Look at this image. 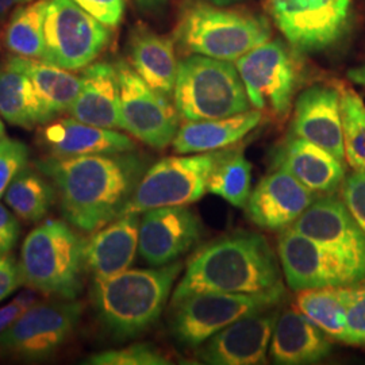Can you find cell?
Returning a JSON list of instances; mask_svg holds the SVG:
<instances>
[{"label":"cell","mask_w":365,"mask_h":365,"mask_svg":"<svg viewBox=\"0 0 365 365\" xmlns=\"http://www.w3.org/2000/svg\"><path fill=\"white\" fill-rule=\"evenodd\" d=\"M138 214L118 217L84 241V268L93 279H107L129 269L138 252Z\"/></svg>","instance_id":"44dd1931"},{"label":"cell","mask_w":365,"mask_h":365,"mask_svg":"<svg viewBox=\"0 0 365 365\" xmlns=\"http://www.w3.org/2000/svg\"><path fill=\"white\" fill-rule=\"evenodd\" d=\"M207 190L235 207L247 206L252 192V164L242 149L225 148L218 152Z\"/></svg>","instance_id":"4dcf8cb0"},{"label":"cell","mask_w":365,"mask_h":365,"mask_svg":"<svg viewBox=\"0 0 365 365\" xmlns=\"http://www.w3.org/2000/svg\"><path fill=\"white\" fill-rule=\"evenodd\" d=\"M280 287H284L280 265L267 238L255 232H235L196 252L170 303L194 292L261 294Z\"/></svg>","instance_id":"7a4b0ae2"},{"label":"cell","mask_w":365,"mask_h":365,"mask_svg":"<svg viewBox=\"0 0 365 365\" xmlns=\"http://www.w3.org/2000/svg\"><path fill=\"white\" fill-rule=\"evenodd\" d=\"M56 195L53 182L26 165L10 182L4 200L21 220L36 223L49 214Z\"/></svg>","instance_id":"f546056e"},{"label":"cell","mask_w":365,"mask_h":365,"mask_svg":"<svg viewBox=\"0 0 365 365\" xmlns=\"http://www.w3.org/2000/svg\"><path fill=\"white\" fill-rule=\"evenodd\" d=\"M83 247L84 240L66 222H43L22 245L19 268L24 284L61 299H76L86 269Z\"/></svg>","instance_id":"277c9868"},{"label":"cell","mask_w":365,"mask_h":365,"mask_svg":"<svg viewBox=\"0 0 365 365\" xmlns=\"http://www.w3.org/2000/svg\"><path fill=\"white\" fill-rule=\"evenodd\" d=\"M209 1L210 3H212V4H215V6L223 7V6H229V4L237 3V1H240V0H209Z\"/></svg>","instance_id":"f6af8a7d"},{"label":"cell","mask_w":365,"mask_h":365,"mask_svg":"<svg viewBox=\"0 0 365 365\" xmlns=\"http://www.w3.org/2000/svg\"><path fill=\"white\" fill-rule=\"evenodd\" d=\"M81 313L75 299L33 303L0 334V356L25 361L51 359L71 339Z\"/></svg>","instance_id":"9c48e42d"},{"label":"cell","mask_w":365,"mask_h":365,"mask_svg":"<svg viewBox=\"0 0 365 365\" xmlns=\"http://www.w3.org/2000/svg\"><path fill=\"white\" fill-rule=\"evenodd\" d=\"M29 161V148L19 140L0 138V197H3L14 178Z\"/></svg>","instance_id":"e575fe53"},{"label":"cell","mask_w":365,"mask_h":365,"mask_svg":"<svg viewBox=\"0 0 365 365\" xmlns=\"http://www.w3.org/2000/svg\"><path fill=\"white\" fill-rule=\"evenodd\" d=\"M34 303V297L30 292H25L16 297L13 302L0 309V334L13 324L14 321Z\"/></svg>","instance_id":"60d3db41"},{"label":"cell","mask_w":365,"mask_h":365,"mask_svg":"<svg viewBox=\"0 0 365 365\" xmlns=\"http://www.w3.org/2000/svg\"><path fill=\"white\" fill-rule=\"evenodd\" d=\"M36 168L56 187L66 221L88 233L122 215L146 170L144 160L131 152L49 156Z\"/></svg>","instance_id":"6da1fadb"},{"label":"cell","mask_w":365,"mask_h":365,"mask_svg":"<svg viewBox=\"0 0 365 365\" xmlns=\"http://www.w3.org/2000/svg\"><path fill=\"white\" fill-rule=\"evenodd\" d=\"M175 106L187 122L232 117L249 111L244 83L232 61L190 56L178 66Z\"/></svg>","instance_id":"8992f818"},{"label":"cell","mask_w":365,"mask_h":365,"mask_svg":"<svg viewBox=\"0 0 365 365\" xmlns=\"http://www.w3.org/2000/svg\"><path fill=\"white\" fill-rule=\"evenodd\" d=\"M291 229L309 237L365 277V233L342 199L319 196Z\"/></svg>","instance_id":"9a60e30c"},{"label":"cell","mask_w":365,"mask_h":365,"mask_svg":"<svg viewBox=\"0 0 365 365\" xmlns=\"http://www.w3.org/2000/svg\"><path fill=\"white\" fill-rule=\"evenodd\" d=\"M48 0L18 6L4 30V45L10 52L26 58L43 57V22Z\"/></svg>","instance_id":"1f68e13d"},{"label":"cell","mask_w":365,"mask_h":365,"mask_svg":"<svg viewBox=\"0 0 365 365\" xmlns=\"http://www.w3.org/2000/svg\"><path fill=\"white\" fill-rule=\"evenodd\" d=\"M284 292L280 287L261 294H190L170 303V333L182 346L199 348L245 315L277 306Z\"/></svg>","instance_id":"52a82bcc"},{"label":"cell","mask_w":365,"mask_h":365,"mask_svg":"<svg viewBox=\"0 0 365 365\" xmlns=\"http://www.w3.org/2000/svg\"><path fill=\"white\" fill-rule=\"evenodd\" d=\"M120 90V128L155 149L172 144L179 130V113L168 96L145 83L133 66L117 63Z\"/></svg>","instance_id":"7c38bea8"},{"label":"cell","mask_w":365,"mask_h":365,"mask_svg":"<svg viewBox=\"0 0 365 365\" xmlns=\"http://www.w3.org/2000/svg\"><path fill=\"white\" fill-rule=\"evenodd\" d=\"M345 344L365 348V280L352 284V294L346 310Z\"/></svg>","instance_id":"d590c367"},{"label":"cell","mask_w":365,"mask_h":365,"mask_svg":"<svg viewBox=\"0 0 365 365\" xmlns=\"http://www.w3.org/2000/svg\"><path fill=\"white\" fill-rule=\"evenodd\" d=\"M260 111H245L232 117L187 122L179 128L172 145L178 153H207L240 143L261 122Z\"/></svg>","instance_id":"484cf974"},{"label":"cell","mask_w":365,"mask_h":365,"mask_svg":"<svg viewBox=\"0 0 365 365\" xmlns=\"http://www.w3.org/2000/svg\"><path fill=\"white\" fill-rule=\"evenodd\" d=\"M339 107L345 160L352 170H365V103L351 87L339 84Z\"/></svg>","instance_id":"d6a6232c"},{"label":"cell","mask_w":365,"mask_h":365,"mask_svg":"<svg viewBox=\"0 0 365 365\" xmlns=\"http://www.w3.org/2000/svg\"><path fill=\"white\" fill-rule=\"evenodd\" d=\"M352 286L310 288L298 292L297 309L329 337L345 342L346 310Z\"/></svg>","instance_id":"f1b7e54d"},{"label":"cell","mask_w":365,"mask_h":365,"mask_svg":"<svg viewBox=\"0 0 365 365\" xmlns=\"http://www.w3.org/2000/svg\"><path fill=\"white\" fill-rule=\"evenodd\" d=\"M348 78L354 84H359L365 88V66H356L348 71Z\"/></svg>","instance_id":"ee69618b"},{"label":"cell","mask_w":365,"mask_h":365,"mask_svg":"<svg viewBox=\"0 0 365 365\" xmlns=\"http://www.w3.org/2000/svg\"><path fill=\"white\" fill-rule=\"evenodd\" d=\"M110 39V27L73 0H48L42 61L66 71L84 69L105 51Z\"/></svg>","instance_id":"ba28073f"},{"label":"cell","mask_w":365,"mask_h":365,"mask_svg":"<svg viewBox=\"0 0 365 365\" xmlns=\"http://www.w3.org/2000/svg\"><path fill=\"white\" fill-rule=\"evenodd\" d=\"M327 337L298 309H288L279 314L268 353L274 364H314L331 352Z\"/></svg>","instance_id":"cb8c5ba5"},{"label":"cell","mask_w":365,"mask_h":365,"mask_svg":"<svg viewBox=\"0 0 365 365\" xmlns=\"http://www.w3.org/2000/svg\"><path fill=\"white\" fill-rule=\"evenodd\" d=\"M80 78L81 88L68 111L71 117L98 128L122 129L117 66L106 61L92 63Z\"/></svg>","instance_id":"603a6c76"},{"label":"cell","mask_w":365,"mask_h":365,"mask_svg":"<svg viewBox=\"0 0 365 365\" xmlns=\"http://www.w3.org/2000/svg\"><path fill=\"white\" fill-rule=\"evenodd\" d=\"M274 168L287 170L317 196L334 194L345 179L342 161L294 134L274 152Z\"/></svg>","instance_id":"ffe728a7"},{"label":"cell","mask_w":365,"mask_h":365,"mask_svg":"<svg viewBox=\"0 0 365 365\" xmlns=\"http://www.w3.org/2000/svg\"><path fill=\"white\" fill-rule=\"evenodd\" d=\"M292 134L324 148L344 163L345 148L337 87L318 84L300 93L295 103Z\"/></svg>","instance_id":"d6986e66"},{"label":"cell","mask_w":365,"mask_h":365,"mask_svg":"<svg viewBox=\"0 0 365 365\" xmlns=\"http://www.w3.org/2000/svg\"><path fill=\"white\" fill-rule=\"evenodd\" d=\"M182 261L148 269H126L93 279L92 302L99 319L118 339L143 334L163 313L182 271Z\"/></svg>","instance_id":"3957f363"},{"label":"cell","mask_w":365,"mask_h":365,"mask_svg":"<svg viewBox=\"0 0 365 365\" xmlns=\"http://www.w3.org/2000/svg\"><path fill=\"white\" fill-rule=\"evenodd\" d=\"M276 26L299 52L324 51L346 30L352 0H265Z\"/></svg>","instance_id":"8fae6325"},{"label":"cell","mask_w":365,"mask_h":365,"mask_svg":"<svg viewBox=\"0 0 365 365\" xmlns=\"http://www.w3.org/2000/svg\"><path fill=\"white\" fill-rule=\"evenodd\" d=\"M106 26L117 27L126 11V0H73Z\"/></svg>","instance_id":"74e56055"},{"label":"cell","mask_w":365,"mask_h":365,"mask_svg":"<svg viewBox=\"0 0 365 365\" xmlns=\"http://www.w3.org/2000/svg\"><path fill=\"white\" fill-rule=\"evenodd\" d=\"M129 52L130 66L149 87L165 96L173 93L179 66L173 39L138 24L131 29Z\"/></svg>","instance_id":"d4e9b609"},{"label":"cell","mask_w":365,"mask_h":365,"mask_svg":"<svg viewBox=\"0 0 365 365\" xmlns=\"http://www.w3.org/2000/svg\"><path fill=\"white\" fill-rule=\"evenodd\" d=\"M30 1H34V0H0V21L6 19L14 7L27 4Z\"/></svg>","instance_id":"b9f144b4"},{"label":"cell","mask_w":365,"mask_h":365,"mask_svg":"<svg viewBox=\"0 0 365 365\" xmlns=\"http://www.w3.org/2000/svg\"><path fill=\"white\" fill-rule=\"evenodd\" d=\"M19 222L13 212L0 205V256H7L18 242Z\"/></svg>","instance_id":"ab89813d"},{"label":"cell","mask_w":365,"mask_h":365,"mask_svg":"<svg viewBox=\"0 0 365 365\" xmlns=\"http://www.w3.org/2000/svg\"><path fill=\"white\" fill-rule=\"evenodd\" d=\"M138 7L144 11H160L168 3V0H135Z\"/></svg>","instance_id":"7bdbcfd3"},{"label":"cell","mask_w":365,"mask_h":365,"mask_svg":"<svg viewBox=\"0 0 365 365\" xmlns=\"http://www.w3.org/2000/svg\"><path fill=\"white\" fill-rule=\"evenodd\" d=\"M175 37L187 52L237 61L267 42L271 30L260 16L191 3L182 10Z\"/></svg>","instance_id":"5b68a950"},{"label":"cell","mask_w":365,"mask_h":365,"mask_svg":"<svg viewBox=\"0 0 365 365\" xmlns=\"http://www.w3.org/2000/svg\"><path fill=\"white\" fill-rule=\"evenodd\" d=\"M318 197L287 170L274 168L250 192L245 210L249 220L260 229L283 232Z\"/></svg>","instance_id":"ac0fdd59"},{"label":"cell","mask_w":365,"mask_h":365,"mask_svg":"<svg viewBox=\"0 0 365 365\" xmlns=\"http://www.w3.org/2000/svg\"><path fill=\"white\" fill-rule=\"evenodd\" d=\"M15 60L31 80L51 120L69 111L81 88L80 76L37 58L15 56Z\"/></svg>","instance_id":"83f0119b"},{"label":"cell","mask_w":365,"mask_h":365,"mask_svg":"<svg viewBox=\"0 0 365 365\" xmlns=\"http://www.w3.org/2000/svg\"><path fill=\"white\" fill-rule=\"evenodd\" d=\"M279 314L274 306L235 321L200 345L199 360L211 365L264 364Z\"/></svg>","instance_id":"2e32d148"},{"label":"cell","mask_w":365,"mask_h":365,"mask_svg":"<svg viewBox=\"0 0 365 365\" xmlns=\"http://www.w3.org/2000/svg\"><path fill=\"white\" fill-rule=\"evenodd\" d=\"M4 135H6V129H4V125H3V122L0 119V138H3Z\"/></svg>","instance_id":"bcb514c9"},{"label":"cell","mask_w":365,"mask_h":365,"mask_svg":"<svg viewBox=\"0 0 365 365\" xmlns=\"http://www.w3.org/2000/svg\"><path fill=\"white\" fill-rule=\"evenodd\" d=\"M341 195L354 221L365 233V170H353L341 184Z\"/></svg>","instance_id":"8d00e7d4"},{"label":"cell","mask_w":365,"mask_h":365,"mask_svg":"<svg viewBox=\"0 0 365 365\" xmlns=\"http://www.w3.org/2000/svg\"><path fill=\"white\" fill-rule=\"evenodd\" d=\"M250 105L287 115L297 88L298 73L286 46L267 41L235 61Z\"/></svg>","instance_id":"4fadbf2b"},{"label":"cell","mask_w":365,"mask_h":365,"mask_svg":"<svg viewBox=\"0 0 365 365\" xmlns=\"http://www.w3.org/2000/svg\"><path fill=\"white\" fill-rule=\"evenodd\" d=\"M24 284L19 264L13 256H0V302Z\"/></svg>","instance_id":"f35d334b"},{"label":"cell","mask_w":365,"mask_h":365,"mask_svg":"<svg viewBox=\"0 0 365 365\" xmlns=\"http://www.w3.org/2000/svg\"><path fill=\"white\" fill-rule=\"evenodd\" d=\"M91 365H168L170 359L150 344H134L123 349L106 351L91 356Z\"/></svg>","instance_id":"836d02e7"},{"label":"cell","mask_w":365,"mask_h":365,"mask_svg":"<svg viewBox=\"0 0 365 365\" xmlns=\"http://www.w3.org/2000/svg\"><path fill=\"white\" fill-rule=\"evenodd\" d=\"M39 144L48 149L49 156L58 158L122 153L135 149L130 137L114 129L83 123L75 118L43 125L39 131Z\"/></svg>","instance_id":"7402d4cb"},{"label":"cell","mask_w":365,"mask_h":365,"mask_svg":"<svg viewBox=\"0 0 365 365\" xmlns=\"http://www.w3.org/2000/svg\"><path fill=\"white\" fill-rule=\"evenodd\" d=\"M202 235L199 217L185 206L148 210L140 221L138 252L152 267L168 265L194 248Z\"/></svg>","instance_id":"e0dca14e"},{"label":"cell","mask_w":365,"mask_h":365,"mask_svg":"<svg viewBox=\"0 0 365 365\" xmlns=\"http://www.w3.org/2000/svg\"><path fill=\"white\" fill-rule=\"evenodd\" d=\"M0 115L10 125L24 129L52 122L15 56L0 64Z\"/></svg>","instance_id":"4316f807"},{"label":"cell","mask_w":365,"mask_h":365,"mask_svg":"<svg viewBox=\"0 0 365 365\" xmlns=\"http://www.w3.org/2000/svg\"><path fill=\"white\" fill-rule=\"evenodd\" d=\"M277 257L292 291L310 288L352 286L365 280L352 265L288 227L279 235Z\"/></svg>","instance_id":"5bb4252c"},{"label":"cell","mask_w":365,"mask_h":365,"mask_svg":"<svg viewBox=\"0 0 365 365\" xmlns=\"http://www.w3.org/2000/svg\"><path fill=\"white\" fill-rule=\"evenodd\" d=\"M218 152L165 157L145 170L122 215L195 203L209 191Z\"/></svg>","instance_id":"30bf717a"}]
</instances>
